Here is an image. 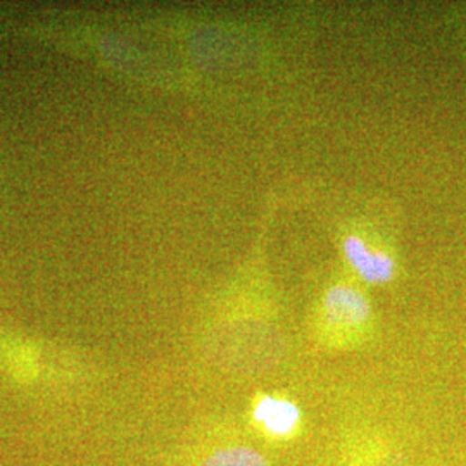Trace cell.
<instances>
[{"label": "cell", "mask_w": 466, "mask_h": 466, "mask_svg": "<svg viewBox=\"0 0 466 466\" xmlns=\"http://www.w3.org/2000/svg\"><path fill=\"white\" fill-rule=\"evenodd\" d=\"M344 256L354 271L368 283L390 282L396 273L394 259L382 250H371L358 235H348L342 242Z\"/></svg>", "instance_id": "obj_1"}, {"label": "cell", "mask_w": 466, "mask_h": 466, "mask_svg": "<svg viewBox=\"0 0 466 466\" xmlns=\"http://www.w3.org/2000/svg\"><path fill=\"white\" fill-rule=\"evenodd\" d=\"M323 308L327 318L335 325H361L370 317L367 298L350 285H333L325 294Z\"/></svg>", "instance_id": "obj_2"}, {"label": "cell", "mask_w": 466, "mask_h": 466, "mask_svg": "<svg viewBox=\"0 0 466 466\" xmlns=\"http://www.w3.org/2000/svg\"><path fill=\"white\" fill-rule=\"evenodd\" d=\"M299 408L290 400L265 396L254 406V418L277 435L290 433L299 421Z\"/></svg>", "instance_id": "obj_3"}, {"label": "cell", "mask_w": 466, "mask_h": 466, "mask_svg": "<svg viewBox=\"0 0 466 466\" xmlns=\"http://www.w3.org/2000/svg\"><path fill=\"white\" fill-rule=\"evenodd\" d=\"M202 466H268L267 460L250 448H227L209 456Z\"/></svg>", "instance_id": "obj_4"}]
</instances>
